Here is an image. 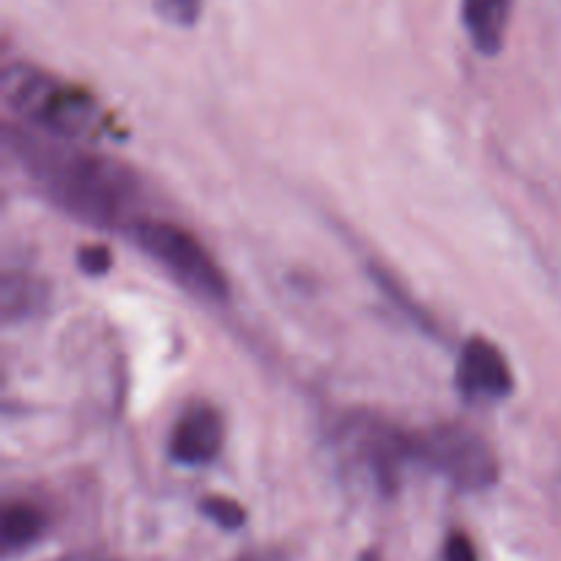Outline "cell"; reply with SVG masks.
I'll return each mask as SVG.
<instances>
[{"instance_id": "1", "label": "cell", "mask_w": 561, "mask_h": 561, "mask_svg": "<svg viewBox=\"0 0 561 561\" xmlns=\"http://www.w3.org/2000/svg\"><path fill=\"white\" fill-rule=\"evenodd\" d=\"M5 142L44 195L69 217L96 228H129L140 219L142 186L129 164L71 148L58 137L42 140L25 129H9Z\"/></svg>"}, {"instance_id": "2", "label": "cell", "mask_w": 561, "mask_h": 561, "mask_svg": "<svg viewBox=\"0 0 561 561\" xmlns=\"http://www.w3.org/2000/svg\"><path fill=\"white\" fill-rule=\"evenodd\" d=\"M3 102L25 124L58 140H82L99 126V104L88 91L55 80L27 64H11L3 71Z\"/></svg>"}, {"instance_id": "3", "label": "cell", "mask_w": 561, "mask_h": 561, "mask_svg": "<svg viewBox=\"0 0 561 561\" xmlns=\"http://www.w3.org/2000/svg\"><path fill=\"white\" fill-rule=\"evenodd\" d=\"M129 239L146 252L148 257L159 263L175 283L197 296H206L211 301L228 299L230 288L222 268L214 263L211 252L201 244L192 233L173 222L162 219L140 217L126 228Z\"/></svg>"}, {"instance_id": "4", "label": "cell", "mask_w": 561, "mask_h": 561, "mask_svg": "<svg viewBox=\"0 0 561 561\" xmlns=\"http://www.w3.org/2000/svg\"><path fill=\"white\" fill-rule=\"evenodd\" d=\"M416 460L447 477L460 491H485L499 480V460L491 444L466 425H442L414 438Z\"/></svg>"}, {"instance_id": "5", "label": "cell", "mask_w": 561, "mask_h": 561, "mask_svg": "<svg viewBox=\"0 0 561 561\" xmlns=\"http://www.w3.org/2000/svg\"><path fill=\"white\" fill-rule=\"evenodd\" d=\"M458 387L466 398L499 400L513 389V373L502 351L485 337H471L458 359Z\"/></svg>"}, {"instance_id": "6", "label": "cell", "mask_w": 561, "mask_h": 561, "mask_svg": "<svg viewBox=\"0 0 561 561\" xmlns=\"http://www.w3.org/2000/svg\"><path fill=\"white\" fill-rule=\"evenodd\" d=\"M222 416L206 403H197L181 414L170 436V458L181 466H206L222 449Z\"/></svg>"}, {"instance_id": "7", "label": "cell", "mask_w": 561, "mask_h": 561, "mask_svg": "<svg viewBox=\"0 0 561 561\" xmlns=\"http://www.w3.org/2000/svg\"><path fill=\"white\" fill-rule=\"evenodd\" d=\"M510 14H513V0H463V25L477 53H502Z\"/></svg>"}, {"instance_id": "8", "label": "cell", "mask_w": 561, "mask_h": 561, "mask_svg": "<svg viewBox=\"0 0 561 561\" xmlns=\"http://www.w3.org/2000/svg\"><path fill=\"white\" fill-rule=\"evenodd\" d=\"M49 301L47 283L31 274H5L3 290H0V307H3V321H27L38 316Z\"/></svg>"}, {"instance_id": "9", "label": "cell", "mask_w": 561, "mask_h": 561, "mask_svg": "<svg viewBox=\"0 0 561 561\" xmlns=\"http://www.w3.org/2000/svg\"><path fill=\"white\" fill-rule=\"evenodd\" d=\"M44 513L33 504L16 502L9 504L3 510V520H0V540H3V551L5 553H16L31 548L38 537L44 535Z\"/></svg>"}, {"instance_id": "10", "label": "cell", "mask_w": 561, "mask_h": 561, "mask_svg": "<svg viewBox=\"0 0 561 561\" xmlns=\"http://www.w3.org/2000/svg\"><path fill=\"white\" fill-rule=\"evenodd\" d=\"M201 513L206 515L208 520L219 526V529H241L247 520V513L241 504H236L233 499H225V496H206L201 502Z\"/></svg>"}, {"instance_id": "11", "label": "cell", "mask_w": 561, "mask_h": 561, "mask_svg": "<svg viewBox=\"0 0 561 561\" xmlns=\"http://www.w3.org/2000/svg\"><path fill=\"white\" fill-rule=\"evenodd\" d=\"M157 11L173 25L190 27L201 20L203 0H157Z\"/></svg>"}, {"instance_id": "12", "label": "cell", "mask_w": 561, "mask_h": 561, "mask_svg": "<svg viewBox=\"0 0 561 561\" xmlns=\"http://www.w3.org/2000/svg\"><path fill=\"white\" fill-rule=\"evenodd\" d=\"M80 268L88 277H102L110 268V250L102 244H88L80 250Z\"/></svg>"}, {"instance_id": "13", "label": "cell", "mask_w": 561, "mask_h": 561, "mask_svg": "<svg viewBox=\"0 0 561 561\" xmlns=\"http://www.w3.org/2000/svg\"><path fill=\"white\" fill-rule=\"evenodd\" d=\"M444 561H477V551L474 542L469 540L466 535H453L444 546Z\"/></svg>"}, {"instance_id": "14", "label": "cell", "mask_w": 561, "mask_h": 561, "mask_svg": "<svg viewBox=\"0 0 561 561\" xmlns=\"http://www.w3.org/2000/svg\"><path fill=\"white\" fill-rule=\"evenodd\" d=\"M236 561H285V557L279 551H250Z\"/></svg>"}, {"instance_id": "15", "label": "cell", "mask_w": 561, "mask_h": 561, "mask_svg": "<svg viewBox=\"0 0 561 561\" xmlns=\"http://www.w3.org/2000/svg\"><path fill=\"white\" fill-rule=\"evenodd\" d=\"M359 561H381V559H378L376 551H365V553H362Z\"/></svg>"}]
</instances>
